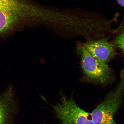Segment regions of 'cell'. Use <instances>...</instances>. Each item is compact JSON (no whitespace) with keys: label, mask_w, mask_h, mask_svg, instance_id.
Masks as SVG:
<instances>
[{"label":"cell","mask_w":124,"mask_h":124,"mask_svg":"<svg viewBox=\"0 0 124 124\" xmlns=\"http://www.w3.org/2000/svg\"><path fill=\"white\" fill-rule=\"evenodd\" d=\"M16 109L12 87L0 95V124H11Z\"/></svg>","instance_id":"obj_6"},{"label":"cell","mask_w":124,"mask_h":124,"mask_svg":"<svg viewBox=\"0 0 124 124\" xmlns=\"http://www.w3.org/2000/svg\"><path fill=\"white\" fill-rule=\"evenodd\" d=\"M118 3L124 8V0H116Z\"/></svg>","instance_id":"obj_8"},{"label":"cell","mask_w":124,"mask_h":124,"mask_svg":"<svg viewBox=\"0 0 124 124\" xmlns=\"http://www.w3.org/2000/svg\"><path fill=\"white\" fill-rule=\"evenodd\" d=\"M124 94V71L122 70L118 85L91 113L94 124H117L113 117L120 106Z\"/></svg>","instance_id":"obj_3"},{"label":"cell","mask_w":124,"mask_h":124,"mask_svg":"<svg viewBox=\"0 0 124 124\" xmlns=\"http://www.w3.org/2000/svg\"><path fill=\"white\" fill-rule=\"evenodd\" d=\"M34 9L31 0H0V38L30 25Z\"/></svg>","instance_id":"obj_1"},{"label":"cell","mask_w":124,"mask_h":124,"mask_svg":"<svg viewBox=\"0 0 124 124\" xmlns=\"http://www.w3.org/2000/svg\"><path fill=\"white\" fill-rule=\"evenodd\" d=\"M111 35L91 40L82 44L94 58L108 63L117 54L115 46L109 41Z\"/></svg>","instance_id":"obj_5"},{"label":"cell","mask_w":124,"mask_h":124,"mask_svg":"<svg viewBox=\"0 0 124 124\" xmlns=\"http://www.w3.org/2000/svg\"><path fill=\"white\" fill-rule=\"evenodd\" d=\"M78 49L81 56L82 71L86 81L105 86L115 80L114 72L108 63L94 58L83 44L78 46Z\"/></svg>","instance_id":"obj_2"},{"label":"cell","mask_w":124,"mask_h":124,"mask_svg":"<svg viewBox=\"0 0 124 124\" xmlns=\"http://www.w3.org/2000/svg\"><path fill=\"white\" fill-rule=\"evenodd\" d=\"M118 34L113 40L112 43L116 47L120 49L124 54V26L121 29Z\"/></svg>","instance_id":"obj_7"},{"label":"cell","mask_w":124,"mask_h":124,"mask_svg":"<svg viewBox=\"0 0 124 124\" xmlns=\"http://www.w3.org/2000/svg\"><path fill=\"white\" fill-rule=\"evenodd\" d=\"M61 103L52 105L61 124H94L91 114L78 106L72 96L68 99L61 94Z\"/></svg>","instance_id":"obj_4"}]
</instances>
